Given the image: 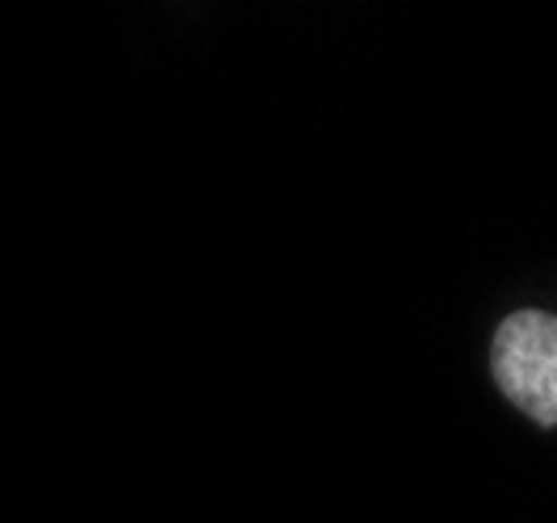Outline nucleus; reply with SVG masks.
<instances>
[{"instance_id": "obj_1", "label": "nucleus", "mask_w": 557, "mask_h": 523, "mask_svg": "<svg viewBox=\"0 0 557 523\" xmlns=\"http://www.w3.org/2000/svg\"><path fill=\"white\" fill-rule=\"evenodd\" d=\"M491 373L516 411L541 427H557V314H507L491 344Z\"/></svg>"}]
</instances>
